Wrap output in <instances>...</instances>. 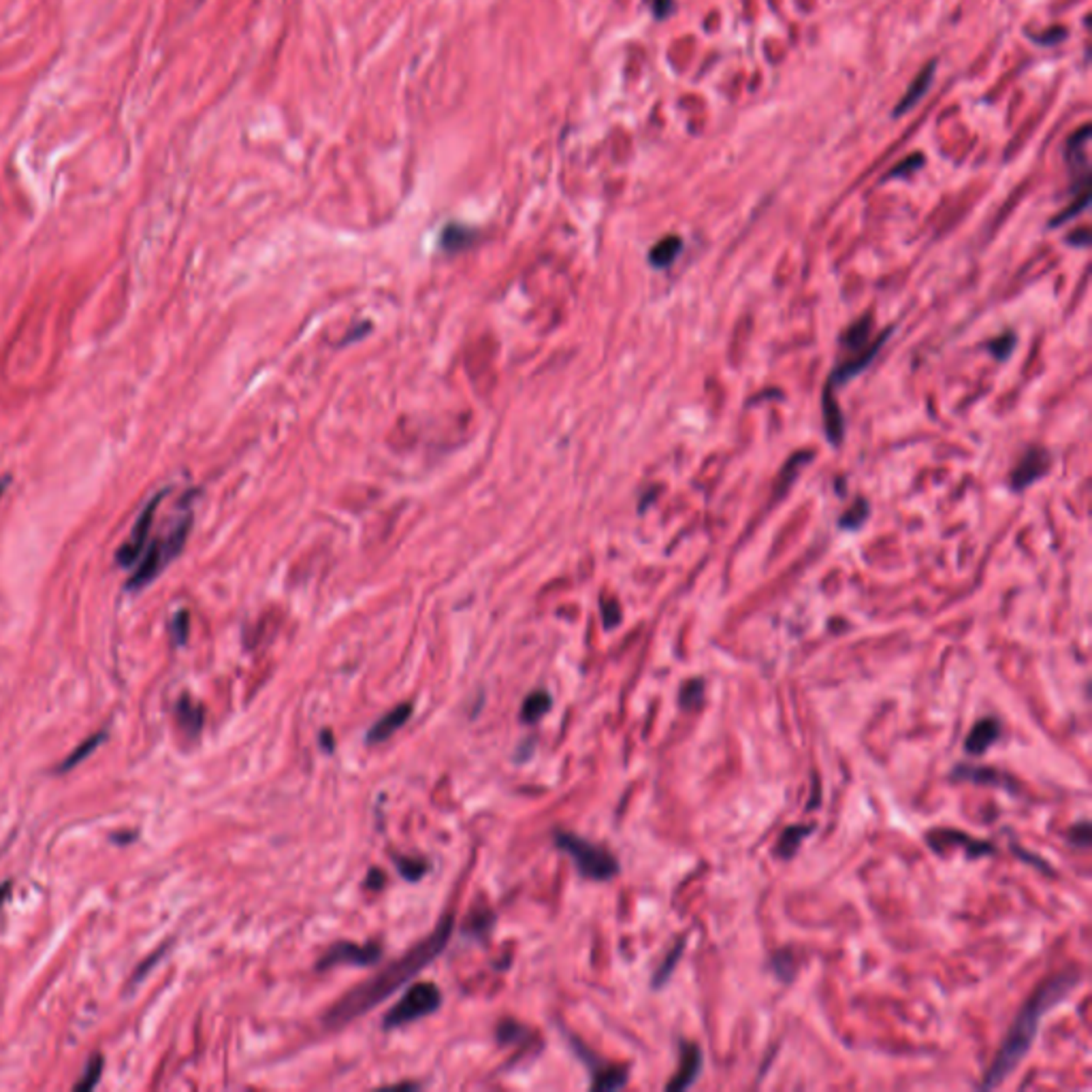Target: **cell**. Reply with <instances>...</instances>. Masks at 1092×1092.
I'll use <instances>...</instances> for the list:
<instances>
[{"label":"cell","mask_w":1092,"mask_h":1092,"mask_svg":"<svg viewBox=\"0 0 1092 1092\" xmlns=\"http://www.w3.org/2000/svg\"><path fill=\"white\" fill-rule=\"evenodd\" d=\"M453 924H455V917L453 915H446L442 917V922L438 924V929L434 930L427 939L421 941L419 945H414L410 951H406L401 958L393 960L391 964H386L385 970L373 977L367 979V982L358 984L357 988H352L351 992L344 994L337 1003H333L331 1007L327 1009V1013L323 1016V1024L327 1028H339V1026H346L348 1022L357 1020V1018L365 1016L367 1012L376 1009L378 1005L382 1001H386L388 997L401 990L406 986L407 982L416 977L425 967H429L435 958L446 949L449 945L450 935H453Z\"/></svg>","instance_id":"1"},{"label":"cell","mask_w":1092,"mask_h":1092,"mask_svg":"<svg viewBox=\"0 0 1092 1092\" xmlns=\"http://www.w3.org/2000/svg\"><path fill=\"white\" fill-rule=\"evenodd\" d=\"M1080 982V970H1065V973L1052 975L1050 979H1046L1028 997V1001L1022 1005L1020 1013L1013 1020L1009 1033L1005 1035L1001 1047H998L997 1056H994L992 1065H990L986 1075H984V1082L979 1084V1089H997V1086H1001L1022 1065V1061L1031 1052L1033 1043L1037 1041L1041 1022L1046 1020V1016L1052 1009L1069 998V994L1074 992Z\"/></svg>","instance_id":"2"},{"label":"cell","mask_w":1092,"mask_h":1092,"mask_svg":"<svg viewBox=\"0 0 1092 1092\" xmlns=\"http://www.w3.org/2000/svg\"><path fill=\"white\" fill-rule=\"evenodd\" d=\"M197 491L184 493L182 511L179 517L164 532L150 536L142 557L130 570V579L126 581V591H142L150 582H154L164 572V567L184 551L188 542V533L192 529V497Z\"/></svg>","instance_id":"3"},{"label":"cell","mask_w":1092,"mask_h":1092,"mask_svg":"<svg viewBox=\"0 0 1092 1092\" xmlns=\"http://www.w3.org/2000/svg\"><path fill=\"white\" fill-rule=\"evenodd\" d=\"M553 837H555V845L570 856L579 875L585 877V880L610 881L619 875V860L609 849L585 841L579 834L561 832V830H557Z\"/></svg>","instance_id":"4"},{"label":"cell","mask_w":1092,"mask_h":1092,"mask_svg":"<svg viewBox=\"0 0 1092 1092\" xmlns=\"http://www.w3.org/2000/svg\"><path fill=\"white\" fill-rule=\"evenodd\" d=\"M871 337H873L871 318L858 320V323L853 324L845 335H843L841 346H843V352H845V357H843L841 361L837 363V367H834V376L830 378V382H828L830 386L845 385V382L852 380L856 373H860L864 367L873 361V357H875L877 351L881 348L883 339L887 337V333H881L873 344H871Z\"/></svg>","instance_id":"5"},{"label":"cell","mask_w":1092,"mask_h":1092,"mask_svg":"<svg viewBox=\"0 0 1092 1092\" xmlns=\"http://www.w3.org/2000/svg\"><path fill=\"white\" fill-rule=\"evenodd\" d=\"M440 1005H442V990L435 986V984H431V982L416 984V986L407 988L404 997L393 1005L391 1009H388L386 1016L382 1018V1028L391 1031V1028L406 1026V1024L431 1016Z\"/></svg>","instance_id":"6"},{"label":"cell","mask_w":1092,"mask_h":1092,"mask_svg":"<svg viewBox=\"0 0 1092 1092\" xmlns=\"http://www.w3.org/2000/svg\"><path fill=\"white\" fill-rule=\"evenodd\" d=\"M169 495V489H160V491L154 495V497L148 499V504L142 508V512L137 514V521H135L133 529H130L129 538L122 542V546L115 551V564L124 570H133L135 564L139 561L142 557L145 545H148L150 536H152V529H154V518H156V512L163 504V499Z\"/></svg>","instance_id":"7"},{"label":"cell","mask_w":1092,"mask_h":1092,"mask_svg":"<svg viewBox=\"0 0 1092 1092\" xmlns=\"http://www.w3.org/2000/svg\"><path fill=\"white\" fill-rule=\"evenodd\" d=\"M570 1043H572V1047H574L576 1056H579L581 1061L587 1065V1069L591 1071V1090H619L628 1086V1080H629L628 1067L602 1062L594 1052L587 1050V1047L582 1046L579 1040H574V1037H570Z\"/></svg>","instance_id":"8"},{"label":"cell","mask_w":1092,"mask_h":1092,"mask_svg":"<svg viewBox=\"0 0 1092 1092\" xmlns=\"http://www.w3.org/2000/svg\"><path fill=\"white\" fill-rule=\"evenodd\" d=\"M382 960V948L378 943H365V945H357V943H346V941H339L335 943L331 949H327V954L318 960L316 969L318 970H327L331 967H337V964H351V967H373Z\"/></svg>","instance_id":"9"},{"label":"cell","mask_w":1092,"mask_h":1092,"mask_svg":"<svg viewBox=\"0 0 1092 1092\" xmlns=\"http://www.w3.org/2000/svg\"><path fill=\"white\" fill-rule=\"evenodd\" d=\"M678 1052H681V1056H678V1069L672 1080L666 1084V1090L692 1089L702 1074L705 1058H702L700 1046H696V1043H692V1041H681L678 1043Z\"/></svg>","instance_id":"10"},{"label":"cell","mask_w":1092,"mask_h":1092,"mask_svg":"<svg viewBox=\"0 0 1092 1092\" xmlns=\"http://www.w3.org/2000/svg\"><path fill=\"white\" fill-rule=\"evenodd\" d=\"M951 779L969 781V783H977V785H992V788H1001L1009 794H1020V788H1018L1016 781H1013L1009 775L1001 773L998 769H992V766L960 764V766H956L954 773H951Z\"/></svg>","instance_id":"11"},{"label":"cell","mask_w":1092,"mask_h":1092,"mask_svg":"<svg viewBox=\"0 0 1092 1092\" xmlns=\"http://www.w3.org/2000/svg\"><path fill=\"white\" fill-rule=\"evenodd\" d=\"M1003 734V723L997 717H984L970 727L967 741H964V751L969 755H984L992 745H997Z\"/></svg>","instance_id":"12"},{"label":"cell","mask_w":1092,"mask_h":1092,"mask_svg":"<svg viewBox=\"0 0 1092 1092\" xmlns=\"http://www.w3.org/2000/svg\"><path fill=\"white\" fill-rule=\"evenodd\" d=\"M926 841H929V845L933 847L935 852H941V849L948 845H963V847H967L969 856H973V858L990 856L992 852H997V849L990 845V843L975 841V838L967 837V834L954 832V830H939V832H930Z\"/></svg>","instance_id":"13"},{"label":"cell","mask_w":1092,"mask_h":1092,"mask_svg":"<svg viewBox=\"0 0 1092 1092\" xmlns=\"http://www.w3.org/2000/svg\"><path fill=\"white\" fill-rule=\"evenodd\" d=\"M410 717H412V705L395 706L393 711H388L386 715H382L380 720L373 723V726L370 727V732H367L365 742L367 745H380V742L388 741L401 726H406Z\"/></svg>","instance_id":"14"},{"label":"cell","mask_w":1092,"mask_h":1092,"mask_svg":"<svg viewBox=\"0 0 1092 1092\" xmlns=\"http://www.w3.org/2000/svg\"><path fill=\"white\" fill-rule=\"evenodd\" d=\"M1047 469V453L1043 449H1031L1024 459L1018 463L1016 472L1012 476L1013 489H1024L1031 483H1035L1040 476Z\"/></svg>","instance_id":"15"},{"label":"cell","mask_w":1092,"mask_h":1092,"mask_svg":"<svg viewBox=\"0 0 1092 1092\" xmlns=\"http://www.w3.org/2000/svg\"><path fill=\"white\" fill-rule=\"evenodd\" d=\"M935 71H936V60L929 62V65H926L924 69L917 73L915 80L911 81V86H909V88H907L905 96H902V99L899 101V105H896V109H894L896 118H899V115H902V114H907V111L914 109V107L920 103L922 99H924L926 92L930 90V84H933V80H935Z\"/></svg>","instance_id":"16"},{"label":"cell","mask_w":1092,"mask_h":1092,"mask_svg":"<svg viewBox=\"0 0 1092 1092\" xmlns=\"http://www.w3.org/2000/svg\"><path fill=\"white\" fill-rule=\"evenodd\" d=\"M176 717L179 727L186 732L188 736H197L198 732L203 730V723H205V713H203V706L192 702L188 696H182L176 705Z\"/></svg>","instance_id":"17"},{"label":"cell","mask_w":1092,"mask_h":1092,"mask_svg":"<svg viewBox=\"0 0 1092 1092\" xmlns=\"http://www.w3.org/2000/svg\"><path fill=\"white\" fill-rule=\"evenodd\" d=\"M813 830H815L813 824H809V826H803V824L788 826L783 830V834L779 837V841H776L775 853L779 858H783V860H792V858L796 856V852H798L800 845H803L804 838H807Z\"/></svg>","instance_id":"18"},{"label":"cell","mask_w":1092,"mask_h":1092,"mask_svg":"<svg viewBox=\"0 0 1092 1092\" xmlns=\"http://www.w3.org/2000/svg\"><path fill=\"white\" fill-rule=\"evenodd\" d=\"M553 700H551V693L545 692V689H538V692H532L525 698L521 706V721L532 726V723H538L542 717L551 711Z\"/></svg>","instance_id":"19"},{"label":"cell","mask_w":1092,"mask_h":1092,"mask_svg":"<svg viewBox=\"0 0 1092 1092\" xmlns=\"http://www.w3.org/2000/svg\"><path fill=\"white\" fill-rule=\"evenodd\" d=\"M105 739H107V732L105 730H99V732H96V734L88 736V739H86L84 742H80V745H77L75 749H73L71 754L66 755V758L62 760L60 764H58L56 773H66V770L75 769L77 764H81V762L88 758V755H92V751H94L96 747H99Z\"/></svg>","instance_id":"20"},{"label":"cell","mask_w":1092,"mask_h":1092,"mask_svg":"<svg viewBox=\"0 0 1092 1092\" xmlns=\"http://www.w3.org/2000/svg\"><path fill=\"white\" fill-rule=\"evenodd\" d=\"M770 969H773L775 977L781 984H789L796 977V970H798V960L789 949H781L770 958Z\"/></svg>","instance_id":"21"},{"label":"cell","mask_w":1092,"mask_h":1092,"mask_svg":"<svg viewBox=\"0 0 1092 1092\" xmlns=\"http://www.w3.org/2000/svg\"><path fill=\"white\" fill-rule=\"evenodd\" d=\"M683 951H685V939H683V941H678V943H677V945H674V948H672V949H670V951H668V956H666V958H664V963H662V964H659V967H657V970H655V975H653V982H651V986H653L655 990H657V988H662V986H664V984H666V982H668V979H670V977H672V973H674V969H677V964H678V963H681V956H683Z\"/></svg>","instance_id":"22"},{"label":"cell","mask_w":1092,"mask_h":1092,"mask_svg":"<svg viewBox=\"0 0 1092 1092\" xmlns=\"http://www.w3.org/2000/svg\"><path fill=\"white\" fill-rule=\"evenodd\" d=\"M681 240L678 237H666V240L659 241L657 246L653 247L651 254H649V261H651L653 267H668L674 263V259L678 256L681 252Z\"/></svg>","instance_id":"23"},{"label":"cell","mask_w":1092,"mask_h":1092,"mask_svg":"<svg viewBox=\"0 0 1092 1092\" xmlns=\"http://www.w3.org/2000/svg\"><path fill=\"white\" fill-rule=\"evenodd\" d=\"M493 924H495L493 911L476 909V911H472V914H469L468 922H465L463 935L474 936V939H483V936H487L489 930L493 929Z\"/></svg>","instance_id":"24"},{"label":"cell","mask_w":1092,"mask_h":1092,"mask_svg":"<svg viewBox=\"0 0 1092 1092\" xmlns=\"http://www.w3.org/2000/svg\"><path fill=\"white\" fill-rule=\"evenodd\" d=\"M474 240V231L469 226H461V225H449L442 233V247L444 250H463L472 244Z\"/></svg>","instance_id":"25"},{"label":"cell","mask_w":1092,"mask_h":1092,"mask_svg":"<svg viewBox=\"0 0 1092 1092\" xmlns=\"http://www.w3.org/2000/svg\"><path fill=\"white\" fill-rule=\"evenodd\" d=\"M393 862H395L397 873L404 877L406 881H419L423 880L429 871V864H427L423 858H407V856H393Z\"/></svg>","instance_id":"26"},{"label":"cell","mask_w":1092,"mask_h":1092,"mask_svg":"<svg viewBox=\"0 0 1092 1092\" xmlns=\"http://www.w3.org/2000/svg\"><path fill=\"white\" fill-rule=\"evenodd\" d=\"M702 700H705V681H700V678L687 681L681 687V692H678V705H681V708H685V711L700 708Z\"/></svg>","instance_id":"27"},{"label":"cell","mask_w":1092,"mask_h":1092,"mask_svg":"<svg viewBox=\"0 0 1092 1092\" xmlns=\"http://www.w3.org/2000/svg\"><path fill=\"white\" fill-rule=\"evenodd\" d=\"M103 1067H105L103 1056H101V1054L92 1056V1061L88 1062V1065H86L84 1075H81V1080L77 1082V1084L73 1086V1089H75V1090H92V1089H94V1086L99 1084L101 1075H103Z\"/></svg>","instance_id":"28"},{"label":"cell","mask_w":1092,"mask_h":1092,"mask_svg":"<svg viewBox=\"0 0 1092 1092\" xmlns=\"http://www.w3.org/2000/svg\"><path fill=\"white\" fill-rule=\"evenodd\" d=\"M527 1031L521 1026L518 1022L514 1020H502L497 1024V1031H495V1037L502 1046H508V1043H518L525 1040Z\"/></svg>","instance_id":"29"},{"label":"cell","mask_w":1092,"mask_h":1092,"mask_svg":"<svg viewBox=\"0 0 1092 1092\" xmlns=\"http://www.w3.org/2000/svg\"><path fill=\"white\" fill-rule=\"evenodd\" d=\"M188 629H191V615H188V610H177L176 617L171 619V636L176 647H182L186 643Z\"/></svg>","instance_id":"30"},{"label":"cell","mask_w":1092,"mask_h":1092,"mask_svg":"<svg viewBox=\"0 0 1092 1092\" xmlns=\"http://www.w3.org/2000/svg\"><path fill=\"white\" fill-rule=\"evenodd\" d=\"M1067 841H1069L1071 845L1077 847V849H1089L1090 841H1092L1090 824L1084 819V822H1080V824H1075V826H1071L1069 832H1067Z\"/></svg>","instance_id":"31"},{"label":"cell","mask_w":1092,"mask_h":1092,"mask_svg":"<svg viewBox=\"0 0 1092 1092\" xmlns=\"http://www.w3.org/2000/svg\"><path fill=\"white\" fill-rule=\"evenodd\" d=\"M602 613H604V625H606V628L610 629V628H615V625H619L621 610H619L617 602H606V604L602 606Z\"/></svg>","instance_id":"32"},{"label":"cell","mask_w":1092,"mask_h":1092,"mask_svg":"<svg viewBox=\"0 0 1092 1092\" xmlns=\"http://www.w3.org/2000/svg\"><path fill=\"white\" fill-rule=\"evenodd\" d=\"M1013 342H1016V339H1013V335H1005V337L998 339V342L990 344V348H992V352L997 354L998 358H1005L1009 354V351H1012Z\"/></svg>","instance_id":"33"},{"label":"cell","mask_w":1092,"mask_h":1092,"mask_svg":"<svg viewBox=\"0 0 1092 1092\" xmlns=\"http://www.w3.org/2000/svg\"><path fill=\"white\" fill-rule=\"evenodd\" d=\"M649 4H651L653 16L657 17V19L668 17L670 13H672V9H674L672 0H649Z\"/></svg>","instance_id":"34"},{"label":"cell","mask_w":1092,"mask_h":1092,"mask_svg":"<svg viewBox=\"0 0 1092 1092\" xmlns=\"http://www.w3.org/2000/svg\"><path fill=\"white\" fill-rule=\"evenodd\" d=\"M922 163H924V160H922L920 156H911V158H907L905 163H901V164H899V167L892 169L890 177H899V176H902V173H909V171H907V169H917V167H920Z\"/></svg>","instance_id":"35"},{"label":"cell","mask_w":1092,"mask_h":1092,"mask_svg":"<svg viewBox=\"0 0 1092 1092\" xmlns=\"http://www.w3.org/2000/svg\"><path fill=\"white\" fill-rule=\"evenodd\" d=\"M385 881H386V877L382 875V873L378 871V868H373V871L370 873V875H367L365 886H367V887H372V890H380L382 883H385Z\"/></svg>","instance_id":"36"},{"label":"cell","mask_w":1092,"mask_h":1092,"mask_svg":"<svg viewBox=\"0 0 1092 1092\" xmlns=\"http://www.w3.org/2000/svg\"><path fill=\"white\" fill-rule=\"evenodd\" d=\"M320 745H323V749L327 751V754H331V751L335 749V739L331 732L323 730V734H320Z\"/></svg>","instance_id":"37"},{"label":"cell","mask_w":1092,"mask_h":1092,"mask_svg":"<svg viewBox=\"0 0 1092 1092\" xmlns=\"http://www.w3.org/2000/svg\"><path fill=\"white\" fill-rule=\"evenodd\" d=\"M9 894H11V881H4L3 886H0V907H3L4 902H7Z\"/></svg>","instance_id":"38"},{"label":"cell","mask_w":1092,"mask_h":1092,"mask_svg":"<svg viewBox=\"0 0 1092 1092\" xmlns=\"http://www.w3.org/2000/svg\"><path fill=\"white\" fill-rule=\"evenodd\" d=\"M4 489H7V478L0 480V497H3V495H4Z\"/></svg>","instance_id":"39"}]
</instances>
